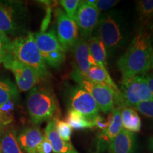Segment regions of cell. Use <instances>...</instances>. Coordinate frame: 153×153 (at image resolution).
<instances>
[{"instance_id": "obj_1", "label": "cell", "mask_w": 153, "mask_h": 153, "mask_svg": "<svg viewBox=\"0 0 153 153\" xmlns=\"http://www.w3.org/2000/svg\"><path fill=\"white\" fill-rule=\"evenodd\" d=\"M153 51V22L140 25L117 66L121 73V84L150 70Z\"/></svg>"}, {"instance_id": "obj_2", "label": "cell", "mask_w": 153, "mask_h": 153, "mask_svg": "<svg viewBox=\"0 0 153 153\" xmlns=\"http://www.w3.org/2000/svg\"><path fill=\"white\" fill-rule=\"evenodd\" d=\"M94 31V36L104 44L108 57L114 56L123 48L131 36L127 21L123 14L117 10H111L101 14Z\"/></svg>"}, {"instance_id": "obj_3", "label": "cell", "mask_w": 153, "mask_h": 153, "mask_svg": "<svg viewBox=\"0 0 153 153\" xmlns=\"http://www.w3.org/2000/svg\"><path fill=\"white\" fill-rule=\"evenodd\" d=\"M26 107L32 123L35 125L59 118L60 114L58 101L52 88L37 85L29 91Z\"/></svg>"}, {"instance_id": "obj_4", "label": "cell", "mask_w": 153, "mask_h": 153, "mask_svg": "<svg viewBox=\"0 0 153 153\" xmlns=\"http://www.w3.org/2000/svg\"><path fill=\"white\" fill-rule=\"evenodd\" d=\"M11 60H16L37 70L44 80L51 77L48 68L36 45L33 33L18 36L12 40L9 49V59L4 63L6 65Z\"/></svg>"}, {"instance_id": "obj_5", "label": "cell", "mask_w": 153, "mask_h": 153, "mask_svg": "<svg viewBox=\"0 0 153 153\" xmlns=\"http://www.w3.org/2000/svg\"><path fill=\"white\" fill-rule=\"evenodd\" d=\"M28 11L22 2L0 1V30L7 36H21L26 32Z\"/></svg>"}, {"instance_id": "obj_6", "label": "cell", "mask_w": 153, "mask_h": 153, "mask_svg": "<svg viewBox=\"0 0 153 153\" xmlns=\"http://www.w3.org/2000/svg\"><path fill=\"white\" fill-rule=\"evenodd\" d=\"M71 78L78 86L89 93L94 99L99 110L104 114L112 112L116 107L114 94L111 89L101 84L96 83L82 75L76 69L72 72Z\"/></svg>"}, {"instance_id": "obj_7", "label": "cell", "mask_w": 153, "mask_h": 153, "mask_svg": "<svg viewBox=\"0 0 153 153\" xmlns=\"http://www.w3.org/2000/svg\"><path fill=\"white\" fill-rule=\"evenodd\" d=\"M123 107L135 108L140 103L153 101V94L142 74L122 84L121 89Z\"/></svg>"}, {"instance_id": "obj_8", "label": "cell", "mask_w": 153, "mask_h": 153, "mask_svg": "<svg viewBox=\"0 0 153 153\" xmlns=\"http://www.w3.org/2000/svg\"><path fill=\"white\" fill-rule=\"evenodd\" d=\"M70 108L92 120L99 114V108L93 97L79 86H71L67 92Z\"/></svg>"}, {"instance_id": "obj_9", "label": "cell", "mask_w": 153, "mask_h": 153, "mask_svg": "<svg viewBox=\"0 0 153 153\" xmlns=\"http://www.w3.org/2000/svg\"><path fill=\"white\" fill-rule=\"evenodd\" d=\"M95 0L82 1L74 18L82 38L89 39L98 25L101 12L95 5Z\"/></svg>"}, {"instance_id": "obj_10", "label": "cell", "mask_w": 153, "mask_h": 153, "mask_svg": "<svg viewBox=\"0 0 153 153\" xmlns=\"http://www.w3.org/2000/svg\"><path fill=\"white\" fill-rule=\"evenodd\" d=\"M14 74L16 85L19 91H28L44 80L41 74L35 69L16 60H11L5 65Z\"/></svg>"}, {"instance_id": "obj_11", "label": "cell", "mask_w": 153, "mask_h": 153, "mask_svg": "<svg viewBox=\"0 0 153 153\" xmlns=\"http://www.w3.org/2000/svg\"><path fill=\"white\" fill-rule=\"evenodd\" d=\"M57 36L65 51L72 49L79 39V29L76 22L67 16L61 8L55 9Z\"/></svg>"}, {"instance_id": "obj_12", "label": "cell", "mask_w": 153, "mask_h": 153, "mask_svg": "<svg viewBox=\"0 0 153 153\" xmlns=\"http://www.w3.org/2000/svg\"><path fill=\"white\" fill-rule=\"evenodd\" d=\"M75 69L82 75L85 76L91 66L97 65L89 51L87 41L83 38H79L72 47Z\"/></svg>"}, {"instance_id": "obj_13", "label": "cell", "mask_w": 153, "mask_h": 153, "mask_svg": "<svg viewBox=\"0 0 153 153\" xmlns=\"http://www.w3.org/2000/svg\"><path fill=\"white\" fill-rule=\"evenodd\" d=\"M85 76L91 81L101 84L111 89L114 94L116 106L123 107L121 91L111 77L108 70H104L98 65L91 66Z\"/></svg>"}, {"instance_id": "obj_14", "label": "cell", "mask_w": 153, "mask_h": 153, "mask_svg": "<svg viewBox=\"0 0 153 153\" xmlns=\"http://www.w3.org/2000/svg\"><path fill=\"white\" fill-rule=\"evenodd\" d=\"M44 134L37 126L25 128L17 135V140L22 150L26 153H38Z\"/></svg>"}, {"instance_id": "obj_15", "label": "cell", "mask_w": 153, "mask_h": 153, "mask_svg": "<svg viewBox=\"0 0 153 153\" xmlns=\"http://www.w3.org/2000/svg\"><path fill=\"white\" fill-rule=\"evenodd\" d=\"M44 135L48 139L55 153H79L71 142H66L61 138L55 127V120L52 119L48 122L44 130Z\"/></svg>"}, {"instance_id": "obj_16", "label": "cell", "mask_w": 153, "mask_h": 153, "mask_svg": "<svg viewBox=\"0 0 153 153\" xmlns=\"http://www.w3.org/2000/svg\"><path fill=\"white\" fill-rule=\"evenodd\" d=\"M135 147V134L123 128L109 143L108 153H134Z\"/></svg>"}, {"instance_id": "obj_17", "label": "cell", "mask_w": 153, "mask_h": 153, "mask_svg": "<svg viewBox=\"0 0 153 153\" xmlns=\"http://www.w3.org/2000/svg\"><path fill=\"white\" fill-rule=\"evenodd\" d=\"M33 37L36 45L41 54L58 51H65L59 42L56 32L54 29H51L48 32L33 33Z\"/></svg>"}, {"instance_id": "obj_18", "label": "cell", "mask_w": 153, "mask_h": 153, "mask_svg": "<svg viewBox=\"0 0 153 153\" xmlns=\"http://www.w3.org/2000/svg\"><path fill=\"white\" fill-rule=\"evenodd\" d=\"M121 108L120 106H116L112 111V121L106 129L99 133L98 137L99 140L109 143L114 137L123 129V123L121 118Z\"/></svg>"}, {"instance_id": "obj_19", "label": "cell", "mask_w": 153, "mask_h": 153, "mask_svg": "<svg viewBox=\"0 0 153 153\" xmlns=\"http://www.w3.org/2000/svg\"><path fill=\"white\" fill-rule=\"evenodd\" d=\"M87 43L89 45V51L97 65L100 68L107 70V55L106 49L104 44L98 37L95 36H91L89 39H87Z\"/></svg>"}, {"instance_id": "obj_20", "label": "cell", "mask_w": 153, "mask_h": 153, "mask_svg": "<svg viewBox=\"0 0 153 153\" xmlns=\"http://www.w3.org/2000/svg\"><path fill=\"white\" fill-rule=\"evenodd\" d=\"M121 118L123 129L133 133L140 131L142 123L137 111L135 108L122 107Z\"/></svg>"}, {"instance_id": "obj_21", "label": "cell", "mask_w": 153, "mask_h": 153, "mask_svg": "<svg viewBox=\"0 0 153 153\" xmlns=\"http://www.w3.org/2000/svg\"><path fill=\"white\" fill-rule=\"evenodd\" d=\"M0 153H24L17 140V133L13 128L4 131L0 140Z\"/></svg>"}, {"instance_id": "obj_22", "label": "cell", "mask_w": 153, "mask_h": 153, "mask_svg": "<svg viewBox=\"0 0 153 153\" xmlns=\"http://www.w3.org/2000/svg\"><path fill=\"white\" fill-rule=\"evenodd\" d=\"M65 121L72 129L74 130L92 129L94 128L92 120L88 119L83 115L72 108H69L68 111Z\"/></svg>"}, {"instance_id": "obj_23", "label": "cell", "mask_w": 153, "mask_h": 153, "mask_svg": "<svg viewBox=\"0 0 153 153\" xmlns=\"http://www.w3.org/2000/svg\"><path fill=\"white\" fill-rule=\"evenodd\" d=\"M19 89L9 79H0V105L18 99Z\"/></svg>"}, {"instance_id": "obj_24", "label": "cell", "mask_w": 153, "mask_h": 153, "mask_svg": "<svg viewBox=\"0 0 153 153\" xmlns=\"http://www.w3.org/2000/svg\"><path fill=\"white\" fill-rule=\"evenodd\" d=\"M136 10L140 25L150 24L153 19V0L136 1Z\"/></svg>"}, {"instance_id": "obj_25", "label": "cell", "mask_w": 153, "mask_h": 153, "mask_svg": "<svg viewBox=\"0 0 153 153\" xmlns=\"http://www.w3.org/2000/svg\"><path fill=\"white\" fill-rule=\"evenodd\" d=\"M16 101L17 99H14L0 105V122L4 126H8L14 121Z\"/></svg>"}, {"instance_id": "obj_26", "label": "cell", "mask_w": 153, "mask_h": 153, "mask_svg": "<svg viewBox=\"0 0 153 153\" xmlns=\"http://www.w3.org/2000/svg\"><path fill=\"white\" fill-rule=\"evenodd\" d=\"M41 55L47 65L53 68H57L60 67L66 60L65 51H58L48 53H42Z\"/></svg>"}, {"instance_id": "obj_27", "label": "cell", "mask_w": 153, "mask_h": 153, "mask_svg": "<svg viewBox=\"0 0 153 153\" xmlns=\"http://www.w3.org/2000/svg\"><path fill=\"white\" fill-rule=\"evenodd\" d=\"M55 127L61 138L66 142H70L72 133V129L65 120L60 118H55Z\"/></svg>"}, {"instance_id": "obj_28", "label": "cell", "mask_w": 153, "mask_h": 153, "mask_svg": "<svg viewBox=\"0 0 153 153\" xmlns=\"http://www.w3.org/2000/svg\"><path fill=\"white\" fill-rule=\"evenodd\" d=\"M82 1L79 0H61L60 4L64 9L67 16L74 21L75 14Z\"/></svg>"}, {"instance_id": "obj_29", "label": "cell", "mask_w": 153, "mask_h": 153, "mask_svg": "<svg viewBox=\"0 0 153 153\" xmlns=\"http://www.w3.org/2000/svg\"><path fill=\"white\" fill-rule=\"evenodd\" d=\"M134 108L143 116L153 119V101L140 103Z\"/></svg>"}, {"instance_id": "obj_30", "label": "cell", "mask_w": 153, "mask_h": 153, "mask_svg": "<svg viewBox=\"0 0 153 153\" xmlns=\"http://www.w3.org/2000/svg\"><path fill=\"white\" fill-rule=\"evenodd\" d=\"M112 114L111 113V114L108 116V117L107 118H105L103 117L101 115H98L97 116L94 118L92 120L94 126V128H97L100 129L101 131H104V130L106 129L109 126V125L112 121Z\"/></svg>"}, {"instance_id": "obj_31", "label": "cell", "mask_w": 153, "mask_h": 153, "mask_svg": "<svg viewBox=\"0 0 153 153\" xmlns=\"http://www.w3.org/2000/svg\"><path fill=\"white\" fill-rule=\"evenodd\" d=\"M119 2L116 0H95V5L99 11H107Z\"/></svg>"}, {"instance_id": "obj_32", "label": "cell", "mask_w": 153, "mask_h": 153, "mask_svg": "<svg viewBox=\"0 0 153 153\" xmlns=\"http://www.w3.org/2000/svg\"><path fill=\"white\" fill-rule=\"evenodd\" d=\"M53 148L48 139L44 135L43 139L38 150V153H52Z\"/></svg>"}, {"instance_id": "obj_33", "label": "cell", "mask_w": 153, "mask_h": 153, "mask_svg": "<svg viewBox=\"0 0 153 153\" xmlns=\"http://www.w3.org/2000/svg\"><path fill=\"white\" fill-rule=\"evenodd\" d=\"M9 49L0 45V64L5 63L9 59Z\"/></svg>"}, {"instance_id": "obj_34", "label": "cell", "mask_w": 153, "mask_h": 153, "mask_svg": "<svg viewBox=\"0 0 153 153\" xmlns=\"http://www.w3.org/2000/svg\"><path fill=\"white\" fill-rule=\"evenodd\" d=\"M11 41H12V40L10 38H9V36L7 34L0 30V45L4 47L10 48Z\"/></svg>"}, {"instance_id": "obj_35", "label": "cell", "mask_w": 153, "mask_h": 153, "mask_svg": "<svg viewBox=\"0 0 153 153\" xmlns=\"http://www.w3.org/2000/svg\"><path fill=\"white\" fill-rule=\"evenodd\" d=\"M142 75L144 77L147 85H148V87L150 88L151 92L153 94V70H150V71L142 74Z\"/></svg>"}, {"instance_id": "obj_36", "label": "cell", "mask_w": 153, "mask_h": 153, "mask_svg": "<svg viewBox=\"0 0 153 153\" xmlns=\"http://www.w3.org/2000/svg\"><path fill=\"white\" fill-rule=\"evenodd\" d=\"M51 9L48 7L47 9L46 16H45V19H44L43 24H42V26H41V33H43V32H45V30H46L48 26L49 23L51 22Z\"/></svg>"}, {"instance_id": "obj_37", "label": "cell", "mask_w": 153, "mask_h": 153, "mask_svg": "<svg viewBox=\"0 0 153 153\" xmlns=\"http://www.w3.org/2000/svg\"><path fill=\"white\" fill-rule=\"evenodd\" d=\"M4 126L2 125V123L0 122V140L2 137L4 133Z\"/></svg>"}, {"instance_id": "obj_38", "label": "cell", "mask_w": 153, "mask_h": 153, "mask_svg": "<svg viewBox=\"0 0 153 153\" xmlns=\"http://www.w3.org/2000/svg\"><path fill=\"white\" fill-rule=\"evenodd\" d=\"M148 145H149V148H150V150L153 152V137H150V140H149Z\"/></svg>"}, {"instance_id": "obj_39", "label": "cell", "mask_w": 153, "mask_h": 153, "mask_svg": "<svg viewBox=\"0 0 153 153\" xmlns=\"http://www.w3.org/2000/svg\"><path fill=\"white\" fill-rule=\"evenodd\" d=\"M153 70V51H152V58H151V62H150V70Z\"/></svg>"}, {"instance_id": "obj_40", "label": "cell", "mask_w": 153, "mask_h": 153, "mask_svg": "<svg viewBox=\"0 0 153 153\" xmlns=\"http://www.w3.org/2000/svg\"><path fill=\"white\" fill-rule=\"evenodd\" d=\"M94 153H99V152H94Z\"/></svg>"}]
</instances>
